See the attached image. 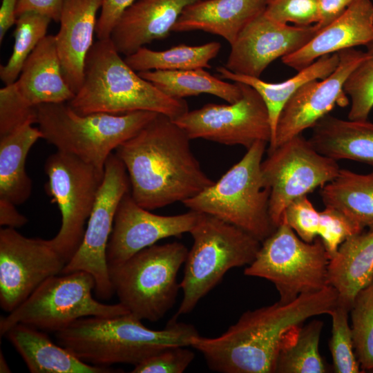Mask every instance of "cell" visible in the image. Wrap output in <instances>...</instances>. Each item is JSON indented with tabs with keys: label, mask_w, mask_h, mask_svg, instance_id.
<instances>
[{
	"label": "cell",
	"mask_w": 373,
	"mask_h": 373,
	"mask_svg": "<svg viewBox=\"0 0 373 373\" xmlns=\"http://www.w3.org/2000/svg\"><path fill=\"white\" fill-rule=\"evenodd\" d=\"M22 97L33 106L68 102L75 93L63 75L55 35H46L24 63L15 82Z\"/></svg>",
	"instance_id": "cell-23"
},
{
	"label": "cell",
	"mask_w": 373,
	"mask_h": 373,
	"mask_svg": "<svg viewBox=\"0 0 373 373\" xmlns=\"http://www.w3.org/2000/svg\"><path fill=\"white\" fill-rule=\"evenodd\" d=\"M329 258L321 238L309 243L298 237L283 220L261 242L254 260L244 274L265 278L277 289L279 302L288 303L303 294L329 286Z\"/></svg>",
	"instance_id": "cell-9"
},
{
	"label": "cell",
	"mask_w": 373,
	"mask_h": 373,
	"mask_svg": "<svg viewBox=\"0 0 373 373\" xmlns=\"http://www.w3.org/2000/svg\"><path fill=\"white\" fill-rule=\"evenodd\" d=\"M320 195L325 207L338 210L361 230L373 229V171L360 174L341 169Z\"/></svg>",
	"instance_id": "cell-29"
},
{
	"label": "cell",
	"mask_w": 373,
	"mask_h": 373,
	"mask_svg": "<svg viewBox=\"0 0 373 373\" xmlns=\"http://www.w3.org/2000/svg\"><path fill=\"white\" fill-rule=\"evenodd\" d=\"M177 318L174 316L164 329L154 330L130 312L115 317L88 316L55 332V336L58 344L88 364L135 366L168 347L191 346L200 334L193 325Z\"/></svg>",
	"instance_id": "cell-3"
},
{
	"label": "cell",
	"mask_w": 373,
	"mask_h": 373,
	"mask_svg": "<svg viewBox=\"0 0 373 373\" xmlns=\"http://www.w3.org/2000/svg\"><path fill=\"white\" fill-rule=\"evenodd\" d=\"M323 325L321 321L314 320L289 329L282 341L275 372H327V366L318 351Z\"/></svg>",
	"instance_id": "cell-31"
},
{
	"label": "cell",
	"mask_w": 373,
	"mask_h": 373,
	"mask_svg": "<svg viewBox=\"0 0 373 373\" xmlns=\"http://www.w3.org/2000/svg\"><path fill=\"white\" fill-rule=\"evenodd\" d=\"M66 261L50 240L28 238L16 229H0V305L10 312L45 280L61 274Z\"/></svg>",
	"instance_id": "cell-15"
},
{
	"label": "cell",
	"mask_w": 373,
	"mask_h": 373,
	"mask_svg": "<svg viewBox=\"0 0 373 373\" xmlns=\"http://www.w3.org/2000/svg\"><path fill=\"white\" fill-rule=\"evenodd\" d=\"M353 0H320V20L317 26L322 29L339 17Z\"/></svg>",
	"instance_id": "cell-44"
},
{
	"label": "cell",
	"mask_w": 373,
	"mask_h": 373,
	"mask_svg": "<svg viewBox=\"0 0 373 373\" xmlns=\"http://www.w3.org/2000/svg\"><path fill=\"white\" fill-rule=\"evenodd\" d=\"M138 74L153 83L164 94L175 99H181L206 93L231 104L238 101L242 96L240 83L231 84L223 81L204 68L147 70L138 72Z\"/></svg>",
	"instance_id": "cell-30"
},
{
	"label": "cell",
	"mask_w": 373,
	"mask_h": 373,
	"mask_svg": "<svg viewBox=\"0 0 373 373\" xmlns=\"http://www.w3.org/2000/svg\"><path fill=\"white\" fill-rule=\"evenodd\" d=\"M373 41V3L371 0H353L346 10L326 27L321 29L306 45L285 56L282 61L298 71L318 58Z\"/></svg>",
	"instance_id": "cell-19"
},
{
	"label": "cell",
	"mask_w": 373,
	"mask_h": 373,
	"mask_svg": "<svg viewBox=\"0 0 373 373\" xmlns=\"http://www.w3.org/2000/svg\"><path fill=\"white\" fill-rule=\"evenodd\" d=\"M149 211L134 200L131 191L122 198L106 249L108 269L162 239L189 233L200 215L192 210L173 216H160Z\"/></svg>",
	"instance_id": "cell-17"
},
{
	"label": "cell",
	"mask_w": 373,
	"mask_h": 373,
	"mask_svg": "<svg viewBox=\"0 0 373 373\" xmlns=\"http://www.w3.org/2000/svg\"><path fill=\"white\" fill-rule=\"evenodd\" d=\"M319 30L316 24L303 27L280 23L263 12L231 44L224 67L238 74L260 77L271 62L303 48Z\"/></svg>",
	"instance_id": "cell-18"
},
{
	"label": "cell",
	"mask_w": 373,
	"mask_h": 373,
	"mask_svg": "<svg viewBox=\"0 0 373 373\" xmlns=\"http://www.w3.org/2000/svg\"><path fill=\"white\" fill-rule=\"evenodd\" d=\"M188 251L180 242L155 244L109 269L119 303L142 321L160 320L175 303L178 273Z\"/></svg>",
	"instance_id": "cell-8"
},
{
	"label": "cell",
	"mask_w": 373,
	"mask_h": 373,
	"mask_svg": "<svg viewBox=\"0 0 373 373\" xmlns=\"http://www.w3.org/2000/svg\"><path fill=\"white\" fill-rule=\"evenodd\" d=\"M188 346H173L134 366L133 373H182L195 357Z\"/></svg>",
	"instance_id": "cell-41"
},
{
	"label": "cell",
	"mask_w": 373,
	"mask_h": 373,
	"mask_svg": "<svg viewBox=\"0 0 373 373\" xmlns=\"http://www.w3.org/2000/svg\"><path fill=\"white\" fill-rule=\"evenodd\" d=\"M349 312L347 307L338 303L329 314L332 320L329 350L336 373L363 372L354 353L352 328L348 323Z\"/></svg>",
	"instance_id": "cell-36"
},
{
	"label": "cell",
	"mask_w": 373,
	"mask_h": 373,
	"mask_svg": "<svg viewBox=\"0 0 373 373\" xmlns=\"http://www.w3.org/2000/svg\"><path fill=\"white\" fill-rule=\"evenodd\" d=\"M131 186L126 168L115 153L108 158L102 182L88 220L82 243L61 274L84 271L95 281V293L108 300L115 294L106 261V249L117 207Z\"/></svg>",
	"instance_id": "cell-13"
},
{
	"label": "cell",
	"mask_w": 373,
	"mask_h": 373,
	"mask_svg": "<svg viewBox=\"0 0 373 373\" xmlns=\"http://www.w3.org/2000/svg\"><path fill=\"white\" fill-rule=\"evenodd\" d=\"M240 84L242 96L238 101L229 104L209 103L173 120L191 140L204 139L247 149L258 141L269 144L272 131L266 104L254 88Z\"/></svg>",
	"instance_id": "cell-14"
},
{
	"label": "cell",
	"mask_w": 373,
	"mask_h": 373,
	"mask_svg": "<svg viewBox=\"0 0 373 373\" xmlns=\"http://www.w3.org/2000/svg\"><path fill=\"white\" fill-rule=\"evenodd\" d=\"M19 0H2L0 8V42L7 31L16 23V9Z\"/></svg>",
	"instance_id": "cell-46"
},
{
	"label": "cell",
	"mask_w": 373,
	"mask_h": 373,
	"mask_svg": "<svg viewBox=\"0 0 373 373\" xmlns=\"http://www.w3.org/2000/svg\"><path fill=\"white\" fill-rule=\"evenodd\" d=\"M34 327L17 324L5 336L32 373H113L118 370L82 361L66 348L54 343Z\"/></svg>",
	"instance_id": "cell-24"
},
{
	"label": "cell",
	"mask_w": 373,
	"mask_h": 373,
	"mask_svg": "<svg viewBox=\"0 0 373 373\" xmlns=\"http://www.w3.org/2000/svg\"><path fill=\"white\" fill-rule=\"evenodd\" d=\"M135 0H102L95 34L98 39H109L113 29L124 12Z\"/></svg>",
	"instance_id": "cell-42"
},
{
	"label": "cell",
	"mask_w": 373,
	"mask_h": 373,
	"mask_svg": "<svg viewBox=\"0 0 373 373\" xmlns=\"http://www.w3.org/2000/svg\"><path fill=\"white\" fill-rule=\"evenodd\" d=\"M350 312L355 356L363 372L373 370V279L356 294Z\"/></svg>",
	"instance_id": "cell-34"
},
{
	"label": "cell",
	"mask_w": 373,
	"mask_h": 373,
	"mask_svg": "<svg viewBox=\"0 0 373 373\" xmlns=\"http://www.w3.org/2000/svg\"><path fill=\"white\" fill-rule=\"evenodd\" d=\"M282 220L305 242H313L318 236L321 212L315 209L307 195L293 201L286 208Z\"/></svg>",
	"instance_id": "cell-40"
},
{
	"label": "cell",
	"mask_w": 373,
	"mask_h": 373,
	"mask_svg": "<svg viewBox=\"0 0 373 373\" xmlns=\"http://www.w3.org/2000/svg\"><path fill=\"white\" fill-rule=\"evenodd\" d=\"M101 4L102 0H64L62 7L55 42L64 77L75 94L83 83Z\"/></svg>",
	"instance_id": "cell-21"
},
{
	"label": "cell",
	"mask_w": 373,
	"mask_h": 373,
	"mask_svg": "<svg viewBox=\"0 0 373 373\" xmlns=\"http://www.w3.org/2000/svg\"><path fill=\"white\" fill-rule=\"evenodd\" d=\"M190 140L172 119L157 114L115 149L139 205L153 210L182 203L213 184L192 152Z\"/></svg>",
	"instance_id": "cell-1"
},
{
	"label": "cell",
	"mask_w": 373,
	"mask_h": 373,
	"mask_svg": "<svg viewBox=\"0 0 373 373\" xmlns=\"http://www.w3.org/2000/svg\"><path fill=\"white\" fill-rule=\"evenodd\" d=\"M340 57L338 52L324 55L307 68L298 71L294 77L279 82L269 83L260 79L233 73L224 66L216 68L222 79L247 84L261 96L268 110L272 131V141L278 116L287 102L303 84L314 79H323L337 67ZM269 142V143H270Z\"/></svg>",
	"instance_id": "cell-28"
},
{
	"label": "cell",
	"mask_w": 373,
	"mask_h": 373,
	"mask_svg": "<svg viewBox=\"0 0 373 373\" xmlns=\"http://www.w3.org/2000/svg\"><path fill=\"white\" fill-rule=\"evenodd\" d=\"M37 122V108L20 94L15 82L0 89V136L9 134L26 123Z\"/></svg>",
	"instance_id": "cell-37"
},
{
	"label": "cell",
	"mask_w": 373,
	"mask_h": 373,
	"mask_svg": "<svg viewBox=\"0 0 373 373\" xmlns=\"http://www.w3.org/2000/svg\"><path fill=\"white\" fill-rule=\"evenodd\" d=\"M50 21V18L33 12L17 17L12 54L6 64L0 66V78L5 85L17 80L28 56L46 36Z\"/></svg>",
	"instance_id": "cell-33"
},
{
	"label": "cell",
	"mask_w": 373,
	"mask_h": 373,
	"mask_svg": "<svg viewBox=\"0 0 373 373\" xmlns=\"http://www.w3.org/2000/svg\"><path fill=\"white\" fill-rule=\"evenodd\" d=\"M336 69L323 79H314L300 86L283 106L278 118L274 137L268 152L289 139L312 128L333 109L336 104H349L343 90L350 73L365 57V52L348 48L338 52Z\"/></svg>",
	"instance_id": "cell-16"
},
{
	"label": "cell",
	"mask_w": 373,
	"mask_h": 373,
	"mask_svg": "<svg viewBox=\"0 0 373 373\" xmlns=\"http://www.w3.org/2000/svg\"><path fill=\"white\" fill-rule=\"evenodd\" d=\"M40 138L42 133L31 123L0 136V199L19 205L30 198L32 184L26 171V161Z\"/></svg>",
	"instance_id": "cell-27"
},
{
	"label": "cell",
	"mask_w": 373,
	"mask_h": 373,
	"mask_svg": "<svg viewBox=\"0 0 373 373\" xmlns=\"http://www.w3.org/2000/svg\"><path fill=\"white\" fill-rule=\"evenodd\" d=\"M321 223L318 236L329 259L336 254L340 245L348 237L363 231L338 210L325 207L321 211Z\"/></svg>",
	"instance_id": "cell-39"
},
{
	"label": "cell",
	"mask_w": 373,
	"mask_h": 373,
	"mask_svg": "<svg viewBox=\"0 0 373 373\" xmlns=\"http://www.w3.org/2000/svg\"><path fill=\"white\" fill-rule=\"evenodd\" d=\"M43 139L57 151L76 156L104 172L113 151L154 119L158 113L135 111L121 115H80L67 102L36 106Z\"/></svg>",
	"instance_id": "cell-5"
},
{
	"label": "cell",
	"mask_w": 373,
	"mask_h": 373,
	"mask_svg": "<svg viewBox=\"0 0 373 373\" xmlns=\"http://www.w3.org/2000/svg\"><path fill=\"white\" fill-rule=\"evenodd\" d=\"M338 303V292L329 285L318 291L303 294L288 303L278 301L247 311L222 335L207 338V357L220 373L275 372L286 333L310 317L329 314Z\"/></svg>",
	"instance_id": "cell-2"
},
{
	"label": "cell",
	"mask_w": 373,
	"mask_h": 373,
	"mask_svg": "<svg viewBox=\"0 0 373 373\" xmlns=\"http://www.w3.org/2000/svg\"><path fill=\"white\" fill-rule=\"evenodd\" d=\"M64 3V0H19L16 15L17 17L24 12H33L58 22Z\"/></svg>",
	"instance_id": "cell-43"
},
{
	"label": "cell",
	"mask_w": 373,
	"mask_h": 373,
	"mask_svg": "<svg viewBox=\"0 0 373 373\" xmlns=\"http://www.w3.org/2000/svg\"><path fill=\"white\" fill-rule=\"evenodd\" d=\"M44 170L46 193L61 215V227L50 242L67 263L82 243L104 172L57 150L47 157Z\"/></svg>",
	"instance_id": "cell-11"
},
{
	"label": "cell",
	"mask_w": 373,
	"mask_h": 373,
	"mask_svg": "<svg viewBox=\"0 0 373 373\" xmlns=\"http://www.w3.org/2000/svg\"><path fill=\"white\" fill-rule=\"evenodd\" d=\"M267 144L255 142L218 181L182 203L190 210L233 224L262 242L276 229L269 213L270 190L264 186L261 176Z\"/></svg>",
	"instance_id": "cell-7"
},
{
	"label": "cell",
	"mask_w": 373,
	"mask_h": 373,
	"mask_svg": "<svg viewBox=\"0 0 373 373\" xmlns=\"http://www.w3.org/2000/svg\"><path fill=\"white\" fill-rule=\"evenodd\" d=\"M269 0H199L184 8L173 32L201 30L233 43L240 32L263 13Z\"/></svg>",
	"instance_id": "cell-22"
},
{
	"label": "cell",
	"mask_w": 373,
	"mask_h": 373,
	"mask_svg": "<svg viewBox=\"0 0 373 373\" xmlns=\"http://www.w3.org/2000/svg\"><path fill=\"white\" fill-rule=\"evenodd\" d=\"M189 233L193 243L180 283L183 298L177 318L193 311L230 269L250 265L262 242L233 224L202 213Z\"/></svg>",
	"instance_id": "cell-6"
},
{
	"label": "cell",
	"mask_w": 373,
	"mask_h": 373,
	"mask_svg": "<svg viewBox=\"0 0 373 373\" xmlns=\"http://www.w3.org/2000/svg\"><path fill=\"white\" fill-rule=\"evenodd\" d=\"M12 202L0 199V224L12 229L20 228L28 222V218L20 213Z\"/></svg>",
	"instance_id": "cell-45"
},
{
	"label": "cell",
	"mask_w": 373,
	"mask_h": 373,
	"mask_svg": "<svg viewBox=\"0 0 373 373\" xmlns=\"http://www.w3.org/2000/svg\"><path fill=\"white\" fill-rule=\"evenodd\" d=\"M340 169L336 160L318 153L302 133L268 152L261 176L270 190L269 213L275 228L293 201L332 181Z\"/></svg>",
	"instance_id": "cell-12"
},
{
	"label": "cell",
	"mask_w": 373,
	"mask_h": 373,
	"mask_svg": "<svg viewBox=\"0 0 373 373\" xmlns=\"http://www.w3.org/2000/svg\"><path fill=\"white\" fill-rule=\"evenodd\" d=\"M10 369L4 358L2 352L0 354V372H10Z\"/></svg>",
	"instance_id": "cell-47"
},
{
	"label": "cell",
	"mask_w": 373,
	"mask_h": 373,
	"mask_svg": "<svg viewBox=\"0 0 373 373\" xmlns=\"http://www.w3.org/2000/svg\"><path fill=\"white\" fill-rule=\"evenodd\" d=\"M365 58L350 73L343 90L350 99L348 119L367 120L373 108V41L366 46Z\"/></svg>",
	"instance_id": "cell-35"
},
{
	"label": "cell",
	"mask_w": 373,
	"mask_h": 373,
	"mask_svg": "<svg viewBox=\"0 0 373 373\" xmlns=\"http://www.w3.org/2000/svg\"><path fill=\"white\" fill-rule=\"evenodd\" d=\"M320 0H269L265 15L283 24L310 26L320 20Z\"/></svg>",
	"instance_id": "cell-38"
},
{
	"label": "cell",
	"mask_w": 373,
	"mask_h": 373,
	"mask_svg": "<svg viewBox=\"0 0 373 373\" xmlns=\"http://www.w3.org/2000/svg\"><path fill=\"white\" fill-rule=\"evenodd\" d=\"M197 1L137 0L124 11L110 39L119 54L130 55L168 37L184 8Z\"/></svg>",
	"instance_id": "cell-20"
},
{
	"label": "cell",
	"mask_w": 373,
	"mask_h": 373,
	"mask_svg": "<svg viewBox=\"0 0 373 373\" xmlns=\"http://www.w3.org/2000/svg\"><path fill=\"white\" fill-rule=\"evenodd\" d=\"M312 128L309 140L321 154L373 166V123L368 119L345 120L327 114Z\"/></svg>",
	"instance_id": "cell-26"
},
{
	"label": "cell",
	"mask_w": 373,
	"mask_h": 373,
	"mask_svg": "<svg viewBox=\"0 0 373 373\" xmlns=\"http://www.w3.org/2000/svg\"><path fill=\"white\" fill-rule=\"evenodd\" d=\"M329 283L338 304L350 310L356 294L373 279V229L352 235L339 246L328 265Z\"/></svg>",
	"instance_id": "cell-25"
},
{
	"label": "cell",
	"mask_w": 373,
	"mask_h": 373,
	"mask_svg": "<svg viewBox=\"0 0 373 373\" xmlns=\"http://www.w3.org/2000/svg\"><path fill=\"white\" fill-rule=\"evenodd\" d=\"M95 288L93 276L84 271L48 278L20 305L1 318V336L17 324L57 332L82 318L129 313L120 303L108 305L97 301L93 297Z\"/></svg>",
	"instance_id": "cell-10"
},
{
	"label": "cell",
	"mask_w": 373,
	"mask_h": 373,
	"mask_svg": "<svg viewBox=\"0 0 373 373\" xmlns=\"http://www.w3.org/2000/svg\"><path fill=\"white\" fill-rule=\"evenodd\" d=\"M119 55L110 38L94 42L86 58L83 83L67 102L75 112L121 115L150 111L175 119L189 111L184 99L164 94Z\"/></svg>",
	"instance_id": "cell-4"
},
{
	"label": "cell",
	"mask_w": 373,
	"mask_h": 373,
	"mask_svg": "<svg viewBox=\"0 0 373 373\" xmlns=\"http://www.w3.org/2000/svg\"><path fill=\"white\" fill-rule=\"evenodd\" d=\"M221 44L211 41L200 46L181 44L156 51L144 46L126 56V63L135 71L184 70L209 68V62L219 53Z\"/></svg>",
	"instance_id": "cell-32"
}]
</instances>
